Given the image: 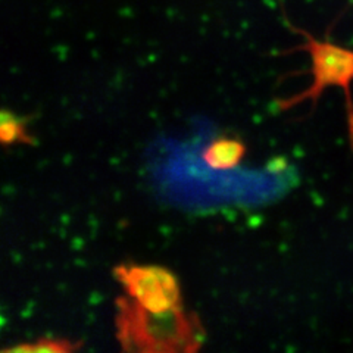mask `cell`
Here are the masks:
<instances>
[{
  "instance_id": "obj_1",
  "label": "cell",
  "mask_w": 353,
  "mask_h": 353,
  "mask_svg": "<svg viewBox=\"0 0 353 353\" xmlns=\"http://www.w3.org/2000/svg\"><path fill=\"white\" fill-rule=\"evenodd\" d=\"M117 340L131 353H194L201 350L206 330L201 316L183 306L154 312L130 296L115 299Z\"/></svg>"
},
{
  "instance_id": "obj_2",
  "label": "cell",
  "mask_w": 353,
  "mask_h": 353,
  "mask_svg": "<svg viewBox=\"0 0 353 353\" xmlns=\"http://www.w3.org/2000/svg\"><path fill=\"white\" fill-rule=\"evenodd\" d=\"M287 26L290 27L293 32L302 36L305 43L284 53L294 50H303L309 53V57H311V70L307 72L312 75V83L306 90L301 93L285 99H279L275 105L279 106L280 110H289L306 101H311V112H314L325 88L339 87L345 93L347 134L350 149L353 152V50L340 46V44L333 43L330 39L318 40L311 32L290 26L289 21H287Z\"/></svg>"
},
{
  "instance_id": "obj_3",
  "label": "cell",
  "mask_w": 353,
  "mask_h": 353,
  "mask_svg": "<svg viewBox=\"0 0 353 353\" xmlns=\"http://www.w3.org/2000/svg\"><path fill=\"white\" fill-rule=\"evenodd\" d=\"M114 277L123 285L127 296L154 312L183 306L179 279L159 265L119 263Z\"/></svg>"
},
{
  "instance_id": "obj_4",
  "label": "cell",
  "mask_w": 353,
  "mask_h": 353,
  "mask_svg": "<svg viewBox=\"0 0 353 353\" xmlns=\"http://www.w3.org/2000/svg\"><path fill=\"white\" fill-rule=\"evenodd\" d=\"M245 154V143L237 139L221 137L203 149L202 159L209 168L216 171H228L239 167Z\"/></svg>"
},
{
  "instance_id": "obj_5",
  "label": "cell",
  "mask_w": 353,
  "mask_h": 353,
  "mask_svg": "<svg viewBox=\"0 0 353 353\" xmlns=\"http://www.w3.org/2000/svg\"><path fill=\"white\" fill-rule=\"evenodd\" d=\"M27 117H19L8 108L2 109L0 114V141L2 145L12 146L15 143H21V145L27 146H36V140L32 136L28 134L27 131Z\"/></svg>"
},
{
  "instance_id": "obj_6",
  "label": "cell",
  "mask_w": 353,
  "mask_h": 353,
  "mask_svg": "<svg viewBox=\"0 0 353 353\" xmlns=\"http://www.w3.org/2000/svg\"><path fill=\"white\" fill-rule=\"evenodd\" d=\"M83 347L81 340L41 337L34 343H19L3 349V353H71Z\"/></svg>"
},
{
  "instance_id": "obj_7",
  "label": "cell",
  "mask_w": 353,
  "mask_h": 353,
  "mask_svg": "<svg viewBox=\"0 0 353 353\" xmlns=\"http://www.w3.org/2000/svg\"><path fill=\"white\" fill-rule=\"evenodd\" d=\"M287 168V161L283 157H277L268 162L267 165V171L272 174H279Z\"/></svg>"
}]
</instances>
